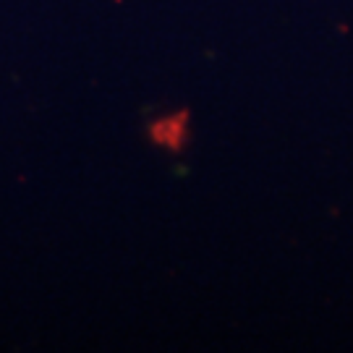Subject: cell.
<instances>
[{
	"label": "cell",
	"mask_w": 353,
	"mask_h": 353,
	"mask_svg": "<svg viewBox=\"0 0 353 353\" xmlns=\"http://www.w3.org/2000/svg\"><path fill=\"white\" fill-rule=\"evenodd\" d=\"M147 139L168 154H181L191 141L189 110H170V113L152 118L147 123Z\"/></svg>",
	"instance_id": "6da1fadb"
}]
</instances>
